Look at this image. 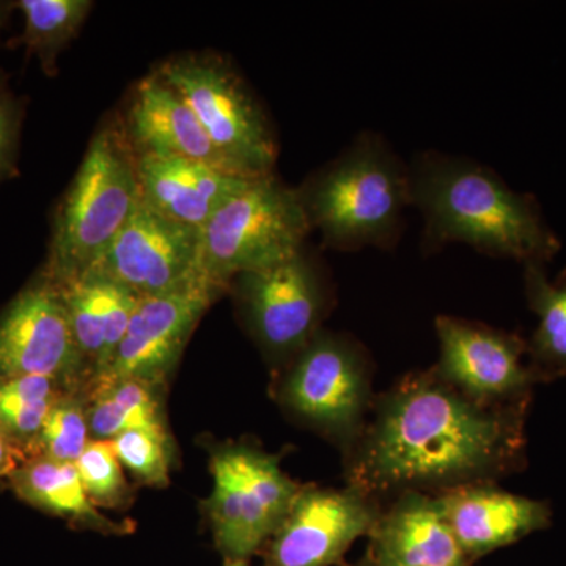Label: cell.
Segmentation results:
<instances>
[{
  "label": "cell",
  "instance_id": "obj_29",
  "mask_svg": "<svg viewBox=\"0 0 566 566\" xmlns=\"http://www.w3.org/2000/svg\"><path fill=\"white\" fill-rule=\"evenodd\" d=\"M25 460L28 455L0 430V479L13 475Z\"/></svg>",
  "mask_w": 566,
  "mask_h": 566
},
{
  "label": "cell",
  "instance_id": "obj_11",
  "mask_svg": "<svg viewBox=\"0 0 566 566\" xmlns=\"http://www.w3.org/2000/svg\"><path fill=\"white\" fill-rule=\"evenodd\" d=\"M434 327L439 359L433 370L442 381L483 405L531 400L536 378L520 335L450 315H439Z\"/></svg>",
  "mask_w": 566,
  "mask_h": 566
},
{
  "label": "cell",
  "instance_id": "obj_26",
  "mask_svg": "<svg viewBox=\"0 0 566 566\" xmlns=\"http://www.w3.org/2000/svg\"><path fill=\"white\" fill-rule=\"evenodd\" d=\"M111 442L122 465L142 483L158 488L169 483L172 446L167 428H136Z\"/></svg>",
  "mask_w": 566,
  "mask_h": 566
},
{
  "label": "cell",
  "instance_id": "obj_30",
  "mask_svg": "<svg viewBox=\"0 0 566 566\" xmlns=\"http://www.w3.org/2000/svg\"><path fill=\"white\" fill-rule=\"evenodd\" d=\"M13 9H17L14 2H3V0H0V33H2L3 29H6L7 22H9V18Z\"/></svg>",
  "mask_w": 566,
  "mask_h": 566
},
{
  "label": "cell",
  "instance_id": "obj_5",
  "mask_svg": "<svg viewBox=\"0 0 566 566\" xmlns=\"http://www.w3.org/2000/svg\"><path fill=\"white\" fill-rule=\"evenodd\" d=\"M311 232L296 188L275 172L255 178L200 229V275L222 293L238 275L296 255Z\"/></svg>",
  "mask_w": 566,
  "mask_h": 566
},
{
  "label": "cell",
  "instance_id": "obj_12",
  "mask_svg": "<svg viewBox=\"0 0 566 566\" xmlns=\"http://www.w3.org/2000/svg\"><path fill=\"white\" fill-rule=\"evenodd\" d=\"M199 249V229L169 221L140 202L87 273L109 279L139 297L163 296L205 282Z\"/></svg>",
  "mask_w": 566,
  "mask_h": 566
},
{
  "label": "cell",
  "instance_id": "obj_28",
  "mask_svg": "<svg viewBox=\"0 0 566 566\" xmlns=\"http://www.w3.org/2000/svg\"><path fill=\"white\" fill-rule=\"evenodd\" d=\"M24 104L10 91L6 74L0 71V182L18 175Z\"/></svg>",
  "mask_w": 566,
  "mask_h": 566
},
{
  "label": "cell",
  "instance_id": "obj_16",
  "mask_svg": "<svg viewBox=\"0 0 566 566\" xmlns=\"http://www.w3.org/2000/svg\"><path fill=\"white\" fill-rule=\"evenodd\" d=\"M122 126L136 156L188 159L237 174L191 107L155 71L137 82Z\"/></svg>",
  "mask_w": 566,
  "mask_h": 566
},
{
  "label": "cell",
  "instance_id": "obj_1",
  "mask_svg": "<svg viewBox=\"0 0 566 566\" xmlns=\"http://www.w3.org/2000/svg\"><path fill=\"white\" fill-rule=\"evenodd\" d=\"M527 406L479 403L433 368L405 376L354 444L349 486L376 499L494 483L524 461Z\"/></svg>",
  "mask_w": 566,
  "mask_h": 566
},
{
  "label": "cell",
  "instance_id": "obj_3",
  "mask_svg": "<svg viewBox=\"0 0 566 566\" xmlns=\"http://www.w3.org/2000/svg\"><path fill=\"white\" fill-rule=\"evenodd\" d=\"M297 189L324 248L392 251L412 208L411 172L385 136L363 132Z\"/></svg>",
  "mask_w": 566,
  "mask_h": 566
},
{
  "label": "cell",
  "instance_id": "obj_19",
  "mask_svg": "<svg viewBox=\"0 0 566 566\" xmlns=\"http://www.w3.org/2000/svg\"><path fill=\"white\" fill-rule=\"evenodd\" d=\"M52 282L61 293L92 379L106 367L120 345L140 297L109 279L91 273Z\"/></svg>",
  "mask_w": 566,
  "mask_h": 566
},
{
  "label": "cell",
  "instance_id": "obj_15",
  "mask_svg": "<svg viewBox=\"0 0 566 566\" xmlns=\"http://www.w3.org/2000/svg\"><path fill=\"white\" fill-rule=\"evenodd\" d=\"M469 562L545 531L553 510L545 501L476 483L434 494Z\"/></svg>",
  "mask_w": 566,
  "mask_h": 566
},
{
  "label": "cell",
  "instance_id": "obj_2",
  "mask_svg": "<svg viewBox=\"0 0 566 566\" xmlns=\"http://www.w3.org/2000/svg\"><path fill=\"white\" fill-rule=\"evenodd\" d=\"M409 172L424 255L461 243L494 259L545 264L560 251L534 197L513 191L475 159L424 150L409 163Z\"/></svg>",
  "mask_w": 566,
  "mask_h": 566
},
{
  "label": "cell",
  "instance_id": "obj_31",
  "mask_svg": "<svg viewBox=\"0 0 566 566\" xmlns=\"http://www.w3.org/2000/svg\"><path fill=\"white\" fill-rule=\"evenodd\" d=\"M223 566H251L248 560H226Z\"/></svg>",
  "mask_w": 566,
  "mask_h": 566
},
{
  "label": "cell",
  "instance_id": "obj_27",
  "mask_svg": "<svg viewBox=\"0 0 566 566\" xmlns=\"http://www.w3.org/2000/svg\"><path fill=\"white\" fill-rule=\"evenodd\" d=\"M74 465L93 505L117 509L128 501V485L111 441L92 439Z\"/></svg>",
  "mask_w": 566,
  "mask_h": 566
},
{
  "label": "cell",
  "instance_id": "obj_14",
  "mask_svg": "<svg viewBox=\"0 0 566 566\" xmlns=\"http://www.w3.org/2000/svg\"><path fill=\"white\" fill-rule=\"evenodd\" d=\"M381 515L378 502L354 486H303L271 536L268 566H333Z\"/></svg>",
  "mask_w": 566,
  "mask_h": 566
},
{
  "label": "cell",
  "instance_id": "obj_7",
  "mask_svg": "<svg viewBox=\"0 0 566 566\" xmlns=\"http://www.w3.org/2000/svg\"><path fill=\"white\" fill-rule=\"evenodd\" d=\"M281 398L297 419L353 449L371 403L367 349L349 335L319 331L290 364Z\"/></svg>",
  "mask_w": 566,
  "mask_h": 566
},
{
  "label": "cell",
  "instance_id": "obj_13",
  "mask_svg": "<svg viewBox=\"0 0 566 566\" xmlns=\"http://www.w3.org/2000/svg\"><path fill=\"white\" fill-rule=\"evenodd\" d=\"M219 294V290L200 282L180 292L140 297L120 345L87 387L122 379L161 386L180 360L200 318Z\"/></svg>",
  "mask_w": 566,
  "mask_h": 566
},
{
  "label": "cell",
  "instance_id": "obj_17",
  "mask_svg": "<svg viewBox=\"0 0 566 566\" xmlns=\"http://www.w3.org/2000/svg\"><path fill=\"white\" fill-rule=\"evenodd\" d=\"M136 169L142 203L169 221L199 230L255 180L208 164L163 156H136Z\"/></svg>",
  "mask_w": 566,
  "mask_h": 566
},
{
  "label": "cell",
  "instance_id": "obj_25",
  "mask_svg": "<svg viewBox=\"0 0 566 566\" xmlns=\"http://www.w3.org/2000/svg\"><path fill=\"white\" fill-rule=\"evenodd\" d=\"M91 441L87 403L77 392H69L52 406L28 458H50L74 464Z\"/></svg>",
  "mask_w": 566,
  "mask_h": 566
},
{
  "label": "cell",
  "instance_id": "obj_20",
  "mask_svg": "<svg viewBox=\"0 0 566 566\" xmlns=\"http://www.w3.org/2000/svg\"><path fill=\"white\" fill-rule=\"evenodd\" d=\"M14 493L35 509L61 516L74 526L106 535H125L128 524L112 521L92 504L76 465L50 458H28L10 476Z\"/></svg>",
  "mask_w": 566,
  "mask_h": 566
},
{
  "label": "cell",
  "instance_id": "obj_6",
  "mask_svg": "<svg viewBox=\"0 0 566 566\" xmlns=\"http://www.w3.org/2000/svg\"><path fill=\"white\" fill-rule=\"evenodd\" d=\"M155 73L191 107L214 147L244 177L274 174L277 137L262 103L226 59L185 54Z\"/></svg>",
  "mask_w": 566,
  "mask_h": 566
},
{
  "label": "cell",
  "instance_id": "obj_18",
  "mask_svg": "<svg viewBox=\"0 0 566 566\" xmlns=\"http://www.w3.org/2000/svg\"><path fill=\"white\" fill-rule=\"evenodd\" d=\"M374 566H468L434 494L406 491L371 531Z\"/></svg>",
  "mask_w": 566,
  "mask_h": 566
},
{
  "label": "cell",
  "instance_id": "obj_4",
  "mask_svg": "<svg viewBox=\"0 0 566 566\" xmlns=\"http://www.w3.org/2000/svg\"><path fill=\"white\" fill-rule=\"evenodd\" d=\"M139 205L136 156L122 122L107 123L93 136L80 169L55 208L41 273L52 281L87 273Z\"/></svg>",
  "mask_w": 566,
  "mask_h": 566
},
{
  "label": "cell",
  "instance_id": "obj_10",
  "mask_svg": "<svg viewBox=\"0 0 566 566\" xmlns=\"http://www.w3.org/2000/svg\"><path fill=\"white\" fill-rule=\"evenodd\" d=\"M43 376L70 392L91 379L57 286L43 273L0 315V379Z\"/></svg>",
  "mask_w": 566,
  "mask_h": 566
},
{
  "label": "cell",
  "instance_id": "obj_21",
  "mask_svg": "<svg viewBox=\"0 0 566 566\" xmlns=\"http://www.w3.org/2000/svg\"><path fill=\"white\" fill-rule=\"evenodd\" d=\"M524 286L538 318L527 342L528 365L536 382L553 381L566 375V270L549 281L543 264H524Z\"/></svg>",
  "mask_w": 566,
  "mask_h": 566
},
{
  "label": "cell",
  "instance_id": "obj_22",
  "mask_svg": "<svg viewBox=\"0 0 566 566\" xmlns=\"http://www.w3.org/2000/svg\"><path fill=\"white\" fill-rule=\"evenodd\" d=\"M87 389L88 428L96 441H112L136 428H166L156 387L136 379H122Z\"/></svg>",
  "mask_w": 566,
  "mask_h": 566
},
{
  "label": "cell",
  "instance_id": "obj_8",
  "mask_svg": "<svg viewBox=\"0 0 566 566\" xmlns=\"http://www.w3.org/2000/svg\"><path fill=\"white\" fill-rule=\"evenodd\" d=\"M208 501L212 534L226 560H248L281 526L301 485L277 458L251 446H223L211 457Z\"/></svg>",
  "mask_w": 566,
  "mask_h": 566
},
{
  "label": "cell",
  "instance_id": "obj_23",
  "mask_svg": "<svg viewBox=\"0 0 566 566\" xmlns=\"http://www.w3.org/2000/svg\"><path fill=\"white\" fill-rule=\"evenodd\" d=\"M24 14L21 43L35 55L48 76L57 73V59L80 33L91 13V0H20L14 2Z\"/></svg>",
  "mask_w": 566,
  "mask_h": 566
},
{
  "label": "cell",
  "instance_id": "obj_24",
  "mask_svg": "<svg viewBox=\"0 0 566 566\" xmlns=\"http://www.w3.org/2000/svg\"><path fill=\"white\" fill-rule=\"evenodd\" d=\"M69 392L43 376L0 379V430L28 455L52 406Z\"/></svg>",
  "mask_w": 566,
  "mask_h": 566
},
{
  "label": "cell",
  "instance_id": "obj_9",
  "mask_svg": "<svg viewBox=\"0 0 566 566\" xmlns=\"http://www.w3.org/2000/svg\"><path fill=\"white\" fill-rule=\"evenodd\" d=\"M233 282L249 331L275 360H293L311 344L333 301L326 270L305 245L285 262Z\"/></svg>",
  "mask_w": 566,
  "mask_h": 566
}]
</instances>
